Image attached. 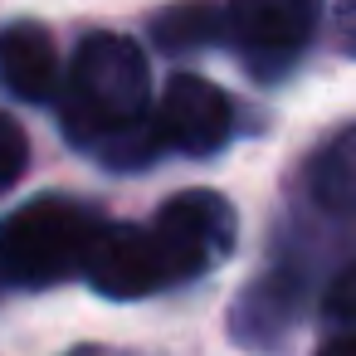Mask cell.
Masks as SVG:
<instances>
[{"label": "cell", "instance_id": "6da1fadb", "mask_svg": "<svg viewBox=\"0 0 356 356\" xmlns=\"http://www.w3.org/2000/svg\"><path fill=\"white\" fill-rule=\"evenodd\" d=\"M147 98H152V74L147 54L127 35H88L74 49V64L59 88V122L74 147L113 142L147 122Z\"/></svg>", "mask_w": 356, "mask_h": 356}, {"label": "cell", "instance_id": "7a4b0ae2", "mask_svg": "<svg viewBox=\"0 0 356 356\" xmlns=\"http://www.w3.org/2000/svg\"><path fill=\"white\" fill-rule=\"evenodd\" d=\"M93 220L69 200H30L0 225V268L20 288H44L74 273L93 244Z\"/></svg>", "mask_w": 356, "mask_h": 356}, {"label": "cell", "instance_id": "3957f363", "mask_svg": "<svg viewBox=\"0 0 356 356\" xmlns=\"http://www.w3.org/2000/svg\"><path fill=\"white\" fill-rule=\"evenodd\" d=\"M234 229L239 225H234V210H229L225 195H215V191H181V195H171L156 210V220H152V239H156L166 283L195 278L210 264H220L234 249Z\"/></svg>", "mask_w": 356, "mask_h": 356}, {"label": "cell", "instance_id": "277c9868", "mask_svg": "<svg viewBox=\"0 0 356 356\" xmlns=\"http://www.w3.org/2000/svg\"><path fill=\"white\" fill-rule=\"evenodd\" d=\"M225 20L244 49L249 69L259 79H273L307 49V40L322 20V0H229Z\"/></svg>", "mask_w": 356, "mask_h": 356}, {"label": "cell", "instance_id": "5b68a950", "mask_svg": "<svg viewBox=\"0 0 356 356\" xmlns=\"http://www.w3.org/2000/svg\"><path fill=\"white\" fill-rule=\"evenodd\" d=\"M152 122L161 132V147H176L186 156H210L229 142L234 113H229V98L210 79L176 74L161 93V113H152Z\"/></svg>", "mask_w": 356, "mask_h": 356}, {"label": "cell", "instance_id": "8992f818", "mask_svg": "<svg viewBox=\"0 0 356 356\" xmlns=\"http://www.w3.org/2000/svg\"><path fill=\"white\" fill-rule=\"evenodd\" d=\"M83 273L103 298H147L166 288L156 239L152 229H137V225H103L83 254Z\"/></svg>", "mask_w": 356, "mask_h": 356}, {"label": "cell", "instance_id": "52a82bcc", "mask_svg": "<svg viewBox=\"0 0 356 356\" xmlns=\"http://www.w3.org/2000/svg\"><path fill=\"white\" fill-rule=\"evenodd\" d=\"M0 79L25 103H44L59 93V54L44 25L20 20L10 30H0Z\"/></svg>", "mask_w": 356, "mask_h": 356}, {"label": "cell", "instance_id": "ba28073f", "mask_svg": "<svg viewBox=\"0 0 356 356\" xmlns=\"http://www.w3.org/2000/svg\"><path fill=\"white\" fill-rule=\"evenodd\" d=\"M229 30V20L210 6V0H181V6L161 10L152 20V35L166 54H195V49H210L220 35Z\"/></svg>", "mask_w": 356, "mask_h": 356}, {"label": "cell", "instance_id": "9c48e42d", "mask_svg": "<svg viewBox=\"0 0 356 356\" xmlns=\"http://www.w3.org/2000/svg\"><path fill=\"white\" fill-rule=\"evenodd\" d=\"M312 186H317V200L332 205V210H351L356 205V127L341 132L322 152V161L312 171Z\"/></svg>", "mask_w": 356, "mask_h": 356}, {"label": "cell", "instance_id": "30bf717a", "mask_svg": "<svg viewBox=\"0 0 356 356\" xmlns=\"http://www.w3.org/2000/svg\"><path fill=\"white\" fill-rule=\"evenodd\" d=\"M25 161H30V142H25V127L15 118L0 113V191H10L20 176H25Z\"/></svg>", "mask_w": 356, "mask_h": 356}, {"label": "cell", "instance_id": "8fae6325", "mask_svg": "<svg viewBox=\"0 0 356 356\" xmlns=\"http://www.w3.org/2000/svg\"><path fill=\"white\" fill-rule=\"evenodd\" d=\"M322 307H327V317H332V322H351V327H356V264H351V268H341V273L332 278V288H327Z\"/></svg>", "mask_w": 356, "mask_h": 356}, {"label": "cell", "instance_id": "7c38bea8", "mask_svg": "<svg viewBox=\"0 0 356 356\" xmlns=\"http://www.w3.org/2000/svg\"><path fill=\"white\" fill-rule=\"evenodd\" d=\"M317 356H356V337H337V341H327Z\"/></svg>", "mask_w": 356, "mask_h": 356}, {"label": "cell", "instance_id": "4fadbf2b", "mask_svg": "<svg viewBox=\"0 0 356 356\" xmlns=\"http://www.w3.org/2000/svg\"><path fill=\"white\" fill-rule=\"evenodd\" d=\"M346 10H356V0H346Z\"/></svg>", "mask_w": 356, "mask_h": 356}]
</instances>
